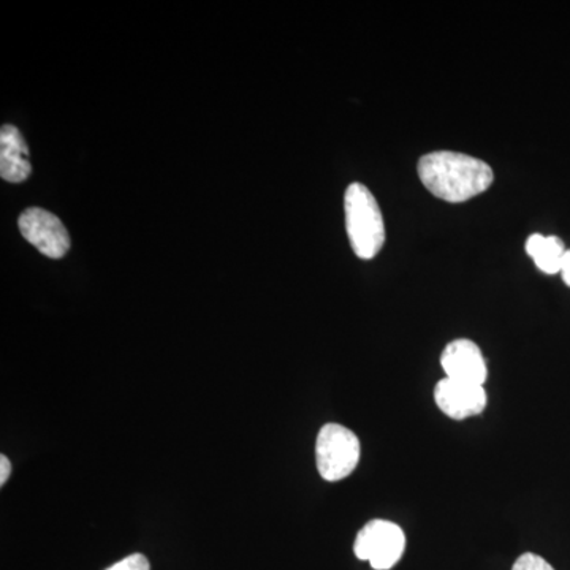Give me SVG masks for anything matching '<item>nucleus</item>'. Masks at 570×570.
<instances>
[{"label": "nucleus", "instance_id": "12", "mask_svg": "<svg viewBox=\"0 0 570 570\" xmlns=\"http://www.w3.org/2000/svg\"><path fill=\"white\" fill-rule=\"evenodd\" d=\"M11 474L10 460L6 455L0 456V485H6Z\"/></svg>", "mask_w": 570, "mask_h": 570}, {"label": "nucleus", "instance_id": "4", "mask_svg": "<svg viewBox=\"0 0 570 570\" xmlns=\"http://www.w3.org/2000/svg\"><path fill=\"white\" fill-rule=\"evenodd\" d=\"M406 535L396 523L373 520L360 530L355 539V557L370 561L371 568L389 570L403 557Z\"/></svg>", "mask_w": 570, "mask_h": 570}, {"label": "nucleus", "instance_id": "11", "mask_svg": "<svg viewBox=\"0 0 570 570\" xmlns=\"http://www.w3.org/2000/svg\"><path fill=\"white\" fill-rule=\"evenodd\" d=\"M107 570H151L148 558L145 554L135 553L124 558L122 561L116 562Z\"/></svg>", "mask_w": 570, "mask_h": 570}, {"label": "nucleus", "instance_id": "6", "mask_svg": "<svg viewBox=\"0 0 570 570\" xmlns=\"http://www.w3.org/2000/svg\"><path fill=\"white\" fill-rule=\"evenodd\" d=\"M438 407L448 417L464 420L478 415L487 406V392L483 385L464 384L445 377L434 389Z\"/></svg>", "mask_w": 570, "mask_h": 570}, {"label": "nucleus", "instance_id": "9", "mask_svg": "<svg viewBox=\"0 0 570 570\" xmlns=\"http://www.w3.org/2000/svg\"><path fill=\"white\" fill-rule=\"evenodd\" d=\"M527 253L534 261L535 266L546 275H557L561 272L564 258V243L557 236L531 235L527 242Z\"/></svg>", "mask_w": 570, "mask_h": 570}, {"label": "nucleus", "instance_id": "5", "mask_svg": "<svg viewBox=\"0 0 570 570\" xmlns=\"http://www.w3.org/2000/svg\"><path fill=\"white\" fill-rule=\"evenodd\" d=\"M21 235L50 258H62L70 249V235L61 219L41 208H28L18 219Z\"/></svg>", "mask_w": 570, "mask_h": 570}, {"label": "nucleus", "instance_id": "7", "mask_svg": "<svg viewBox=\"0 0 570 570\" xmlns=\"http://www.w3.org/2000/svg\"><path fill=\"white\" fill-rule=\"evenodd\" d=\"M442 370L452 381L485 384L489 370L478 344L469 340L452 341L441 356Z\"/></svg>", "mask_w": 570, "mask_h": 570}, {"label": "nucleus", "instance_id": "3", "mask_svg": "<svg viewBox=\"0 0 570 570\" xmlns=\"http://www.w3.org/2000/svg\"><path fill=\"white\" fill-rule=\"evenodd\" d=\"M360 461V441L354 431L328 423L318 431L316 463L318 474L328 482L348 478Z\"/></svg>", "mask_w": 570, "mask_h": 570}, {"label": "nucleus", "instance_id": "1", "mask_svg": "<svg viewBox=\"0 0 570 570\" xmlns=\"http://www.w3.org/2000/svg\"><path fill=\"white\" fill-rule=\"evenodd\" d=\"M419 176L434 197L461 204L485 193L493 184L489 164L460 153H431L419 160Z\"/></svg>", "mask_w": 570, "mask_h": 570}, {"label": "nucleus", "instance_id": "10", "mask_svg": "<svg viewBox=\"0 0 570 570\" xmlns=\"http://www.w3.org/2000/svg\"><path fill=\"white\" fill-rule=\"evenodd\" d=\"M512 570H554L553 566L543 560L542 557L534 553L521 554L519 560L513 564Z\"/></svg>", "mask_w": 570, "mask_h": 570}, {"label": "nucleus", "instance_id": "8", "mask_svg": "<svg viewBox=\"0 0 570 570\" xmlns=\"http://www.w3.org/2000/svg\"><path fill=\"white\" fill-rule=\"evenodd\" d=\"M32 174L29 148L24 137L10 124H3L0 129V176L6 181L24 183Z\"/></svg>", "mask_w": 570, "mask_h": 570}, {"label": "nucleus", "instance_id": "2", "mask_svg": "<svg viewBox=\"0 0 570 570\" xmlns=\"http://www.w3.org/2000/svg\"><path fill=\"white\" fill-rule=\"evenodd\" d=\"M348 242L356 257L363 261L376 257L385 243L384 216L376 197L363 184L347 187L344 197Z\"/></svg>", "mask_w": 570, "mask_h": 570}, {"label": "nucleus", "instance_id": "13", "mask_svg": "<svg viewBox=\"0 0 570 570\" xmlns=\"http://www.w3.org/2000/svg\"><path fill=\"white\" fill-rule=\"evenodd\" d=\"M560 273L562 276V281H564V283L568 284L570 287V249H568V253H566L564 258H562Z\"/></svg>", "mask_w": 570, "mask_h": 570}]
</instances>
